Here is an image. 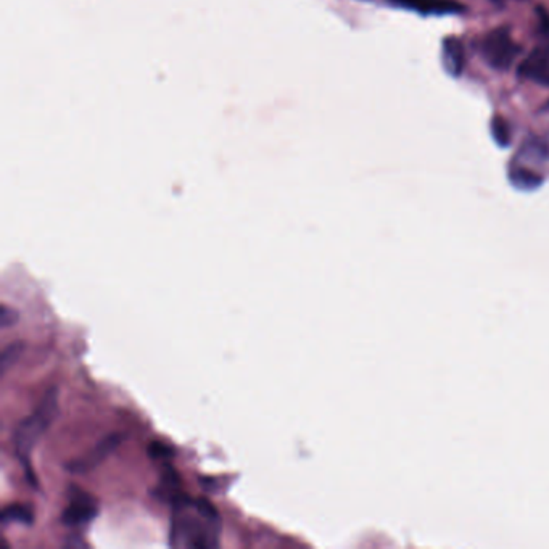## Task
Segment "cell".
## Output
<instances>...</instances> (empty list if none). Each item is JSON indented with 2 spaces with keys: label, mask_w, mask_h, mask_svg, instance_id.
I'll return each instance as SVG.
<instances>
[{
  "label": "cell",
  "mask_w": 549,
  "mask_h": 549,
  "mask_svg": "<svg viewBox=\"0 0 549 549\" xmlns=\"http://www.w3.org/2000/svg\"><path fill=\"white\" fill-rule=\"evenodd\" d=\"M392 2L421 13H448V11L459 10V4L452 0H392Z\"/></svg>",
  "instance_id": "8"
},
{
  "label": "cell",
  "mask_w": 549,
  "mask_h": 549,
  "mask_svg": "<svg viewBox=\"0 0 549 549\" xmlns=\"http://www.w3.org/2000/svg\"><path fill=\"white\" fill-rule=\"evenodd\" d=\"M512 180L522 187H535L540 184V178L536 176L535 173L527 171V169H517V171L512 174Z\"/></svg>",
  "instance_id": "12"
},
{
  "label": "cell",
  "mask_w": 549,
  "mask_h": 549,
  "mask_svg": "<svg viewBox=\"0 0 549 549\" xmlns=\"http://www.w3.org/2000/svg\"><path fill=\"white\" fill-rule=\"evenodd\" d=\"M34 520V516L30 507L23 505H13L4 509L2 512V524H23V525H31Z\"/></svg>",
  "instance_id": "9"
},
{
  "label": "cell",
  "mask_w": 549,
  "mask_h": 549,
  "mask_svg": "<svg viewBox=\"0 0 549 549\" xmlns=\"http://www.w3.org/2000/svg\"><path fill=\"white\" fill-rule=\"evenodd\" d=\"M171 505L169 545L173 548L202 549L219 546L221 517L211 502L203 498L176 495Z\"/></svg>",
  "instance_id": "1"
},
{
  "label": "cell",
  "mask_w": 549,
  "mask_h": 549,
  "mask_svg": "<svg viewBox=\"0 0 549 549\" xmlns=\"http://www.w3.org/2000/svg\"><path fill=\"white\" fill-rule=\"evenodd\" d=\"M97 502L92 496L84 493L82 490L71 488L70 505L65 507L61 522L68 527H82L97 516Z\"/></svg>",
  "instance_id": "5"
},
{
  "label": "cell",
  "mask_w": 549,
  "mask_h": 549,
  "mask_svg": "<svg viewBox=\"0 0 549 549\" xmlns=\"http://www.w3.org/2000/svg\"><path fill=\"white\" fill-rule=\"evenodd\" d=\"M496 2H498V0H496Z\"/></svg>",
  "instance_id": "17"
},
{
  "label": "cell",
  "mask_w": 549,
  "mask_h": 549,
  "mask_svg": "<svg viewBox=\"0 0 549 549\" xmlns=\"http://www.w3.org/2000/svg\"><path fill=\"white\" fill-rule=\"evenodd\" d=\"M548 109H549V101H548Z\"/></svg>",
  "instance_id": "16"
},
{
  "label": "cell",
  "mask_w": 549,
  "mask_h": 549,
  "mask_svg": "<svg viewBox=\"0 0 549 549\" xmlns=\"http://www.w3.org/2000/svg\"><path fill=\"white\" fill-rule=\"evenodd\" d=\"M18 311H15L13 308H8L7 304H2V313H0V324H2L4 329H7V327H11L13 324H16L18 322Z\"/></svg>",
  "instance_id": "13"
},
{
  "label": "cell",
  "mask_w": 549,
  "mask_h": 549,
  "mask_svg": "<svg viewBox=\"0 0 549 549\" xmlns=\"http://www.w3.org/2000/svg\"><path fill=\"white\" fill-rule=\"evenodd\" d=\"M66 546H86V543H82L81 538H78V536H71V538L66 541Z\"/></svg>",
  "instance_id": "15"
},
{
  "label": "cell",
  "mask_w": 549,
  "mask_h": 549,
  "mask_svg": "<svg viewBox=\"0 0 549 549\" xmlns=\"http://www.w3.org/2000/svg\"><path fill=\"white\" fill-rule=\"evenodd\" d=\"M464 45L457 37H446L443 41V65L451 76L459 78L464 70Z\"/></svg>",
  "instance_id": "7"
},
{
  "label": "cell",
  "mask_w": 549,
  "mask_h": 549,
  "mask_svg": "<svg viewBox=\"0 0 549 549\" xmlns=\"http://www.w3.org/2000/svg\"><path fill=\"white\" fill-rule=\"evenodd\" d=\"M491 134H493V139L496 140L498 145L506 147V145H509V142H511V132H509V126L501 116H495L493 121H491Z\"/></svg>",
  "instance_id": "11"
},
{
  "label": "cell",
  "mask_w": 549,
  "mask_h": 549,
  "mask_svg": "<svg viewBox=\"0 0 549 549\" xmlns=\"http://www.w3.org/2000/svg\"><path fill=\"white\" fill-rule=\"evenodd\" d=\"M56 409H58V392H56V388H52L44 396L41 405L37 406V409L34 411L31 416L23 419L15 430V451L20 457L23 467H25L27 479H30L32 483H36V480L32 477V469L30 466L31 451L34 450L37 441L41 440L45 430L52 424Z\"/></svg>",
  "instance_id": "2"
},
{
  "label": "cell",
  "mask_w": 549,
  "mask_h": 549,
  "mask_svg": "<svg viewBox=\"0 0 549 549\" xmlns=\"http://www.w3.org/2000/svg\"><path fill=\"white\" fill-rule=\"evenodd\" d=\"M149 452H150V456L154 457V459H160V457H166L169 455V450L166 448V446H163L160 443H152L150 448H149Z\"/></svg>",
  "instance_id": "14"
},
{
  "label": "cell",
  "mask_w": 549,
  "mask_h": 549,
  "mask_svg": "<svg viewBox=\"0 0 549 549\" xmlns=\"http://www.w3.org/2000/svg\"><path fill=\"white\" fill-rule=\"evenodd\" d=\"M123 438L124 437L121 433H111V435H109V437H105L104 440H100L99 443L94 446V450L89 452V455L81 457L79 461H75L73 464H68L66 466L68 471H71L73 474L89 472L90 469L99 466V464L104 461L106 456L111 455V452L115 451L118 446H120Z\"/></svg>",
  "instance_id": "6"
},
{
  "label": "cell",
  "mask_w": 549,
  "mask_h": 549,
  "mask_svg": "<svg viewBox=\"0 0 549 549\" xmlns=\"http://www.w3.org/2000/svg\"><path fill=\"white\" fill-rule=\"evenodd\" d=\"M538 42L527 58L522 61L519 68V75L540 82L543 86H549V13L541 8L538 10Z\"/></svg>",
  "instance_id": "3"
},
{
  "label": "cell",
  "mask_w": 549,
  "mask_h": 549,
  "mask_svg": "<svg viewBox=\"0 0 549 549\" xmlns=\"http://www.w3.org/2000/svg\"><path fill=\"white\" fill-rule=\"evenodd\" d=\"M23 353H25V343H10L2 352V356H0V369H2V372H7L10 367H13V364L18 363Z\"/></svg>",
  "instance_id": "10"
},
{
  "label": "cell",
  "mask_w": 549,
  "mask_h": 549,
  "mask_svg": "<svg viewBox=\"0 0 549 549\" xmlns=\"http://www.w3.org/2000/svg\"><path fill=\"white\" fill-rule=\"evenodd\" d=\"M482 54L491 68L507 70L520 54V45L505 27L488 32L482 42Z\"/></svg>",
  "instance_id": "4"
}]
</instances>
